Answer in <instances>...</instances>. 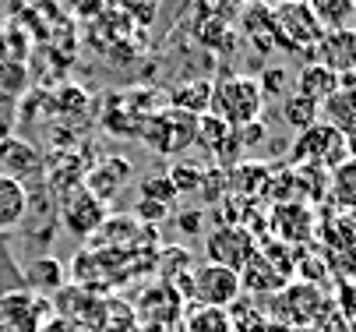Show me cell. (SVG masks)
<instances>
[{
	"label": "cell",
	"mask_w": 356,
	"mask_h": 332,
	"mask_svg": "<svg viewBox=\"0 0 356 332\" xmlns=\"http://www.w3.org/2000/svg\"><path fill=\"white\" fill-rule=\"evenodd\" d=\"M209 113L219 117L222 124H229L233 131H240L247 124H258L261 113H265V92H261L258 78H250V74H229V78L216 81Z\"/></svg>",
	"instance_id": "cell-1"
},
{
	"label": "cell",
	"mask_w": 356,
	"mask_h": 332,
	"mask_svg": "<svg viewBox=\"0 0 356 332\" xmlns=\"http://www.w3.org/2000/svg\"><path fill=\"white\" fill-rule=\"evenodd\" d=\"M268 11H272V39L279 50L314 61V46L321 42L325 29L307 0H286V4H275Z\"/></svg>",
	"instance_id": "cell-2"
},
{
	"label": "cell",
	"mask_w": 356,
	"mask_h": 332,
	"mask_svg": "<svg viewBox=\"0 0 356 332\" xmlns=\"http://www.w3.org/2000/svg\"><path fill=\"white\" fill-rule=\"evenodd\" d=\"M332 308V297H325V290L318 283H286V287L272 297V322L286 325V329H314V322Z\"/></svg>",
	"instance_id": "cell-3"
},
{
	"label": "cell",
	"mask_w": 356,
	"mask_h": 332,
	"mask_svg": "<svg viewBox=\"0 0 356 332\" xmlns=\"http://www.w3.org/2000/svg\"><path fill=\"white\" fill-rule=\"evenodd\" d=\"M141 138H145V145L159 156H184L197 141V117H191L177 106H163V110L145 117Z\"/></svg>",
	"instance_id": "cell-4"
},
{
	"label": "cell",
	"mask_w": 356,
	"mask_h": 332,
	"mask_svg": "<svg viewBox=\"0 0 356 332\" xmlns=\"http://www.w3.org/2000/svg\"><path fill=\"white\" fill-rule=\"evenodd\" d=\"M289 159L293 166H314V170H335L342 159H349V141L328 127V124H311L307 131H300L293 149H289Z\"/></svg>",
	"instance_id": "cell-5"
},
{
	"label": "cell",
	"mask_w": 356,
	"mask_h": 332,
	"mask_svg": "<svg viewBox=\"0 0 356 332\" xmlns=\"http://www.w3.org/2000/svg\"><path fill=\"white\" fill-rule=\"evenodd\" d=\"M243 287H240V272L212 265V262H201L191 269V304L201 308H222L229 311L240 301Z\"/></svg>",
	"instance_id": "cell-6"
},
{
	"label": "cell",
	"mask_w": 356,
	"mask_h": 332,
	"mask_svg": "<svg viewBox=\"0 0 356 332\" xmlns=\"http://www.w3.org/2000/svg\"><path fill=\"white\" fill-rule=\"evenodd\" d=\"M205 251H209V262L212 265H222V269H233L240 272L254 255H258V241H254V233L240 223H222L209 233L205 241Z\"/></svg>",
	"instance_id": "cell-7"
},
{
	"label": "cell",
	"mask_w": 356,
	"mask_h": 332,
	"mask_svg": "<svg viewBox=\"0 0 356 332\" xmlns=\"http://www.w3.org/2000/svg\"><path fill=\"white\" fill-rule=\"evenodd\" d=\"M314 61L335 74H356V25L328 29L314 46Z\"/></svg>",
	"instance_id": "cell-8"
},
{
	"label": "cell",
	"mask_w": 356,
	"mask_h": 332,
	"mask_svg": "<svg viewBox=\"0 0 356 332\" xmlns=\"http://www.w3.org/2000/svg\"><path fill=\"white\" fill-rule=\"evenodd\" d=\"M106 219V205L99 202L95 195H88L85 187H74V191L64 198V223L74 230V233H95Z\"/></svg>",
	"instance_id": "cell-9"
},
{
	"label": "cell",
	"mask_w": 356,
	"mask_h": 332,
	"mask_svg": "<svg viewBox=\"0 0 356 332\" xmlns=\"http://www.w3.org/2000/svg\"><path fill=\"white\" fill-rule=\"evenodd\" d=\"M138 311H141V318H152V325H173V322H180L184 297L170 287V283H156V287H148L141 294Z\"/></svg>",
	"instance_id": "cell-10"
},
{
	"label": "cell",
	"mask_w": 356,
	"mask_h": 332,
	"mask_svg": "<svg viewBox=\"0 0 356 332\" xmlns=\"http://www.w3.org/2000/svg\"><path fill=\"white\" fill-rule=\"evenodd\" d=\"M127 173H131V163H127V159H120V156H110V159H103V163H99V166L85 177V184H81V187L106 205V202L120 191V187L127 184Z\"/></svg>",
	"instance_id": "cell-11"
},
{
	"label": "cell",
	"mask_w": 356,
	"mask_h": 332,
	"mask_svg": "<svg viewBox=\"0 0 356 332\" xmlns=\"http://www.w3.org/2000/svg\"><path fill=\"white\" fill-rule=\"evenodd\" d=\"M286 283H289V276H286L275 262H268L261 251L240 269V287L250 290V294H279Z\"/></svg>",
	"instance_id": "cell-12"
},
{
	"label": "cell",
	"mask_w": 356,
	"mask_h": 332,
	"mask_svg": "<svg viewBox=\"0 0 356 332\" xmlns=\"http://www.w3.org/2000/svg\"><path fill=\"white\" fill-rule=\"evenodd\" d=\"M197 141L205 145L212 156H219L222 163H229L236 152H240V141H236V131L229 124H222L219 117L205 113V117H197Z\"/></svg>",
	"instance_id": "cell-13"
},
{
	"label": "cell",
	"mask_w": 356,
	"mask_h": 332,
	"mask_svg": "<svg viewBox=\"0 0 356 332\" xmlns=\"http://www.w3.org/2000/svg\"><path fill=\"white\" fill-rule=\"evenodd\" d=\"M321 124L335 127L342 138L356 134V88H335L321 103Z\"/></svg>",
	"instance_id": "cell-14"
},
{
	"label": "cell",
	"mask_w": 356,
	"mask_h": 332,
	"mask_svg": "<svg viewBox=\"0 0 356 332\" xmlns=\"http://www.w3.org/2000/svg\"><path fill=\"white\" fill-rule=\"evenodd\" d=\"M335 88H339V74L328 71V68L318 64V61H307V64L296 71V96L311 100V103H318V106L332 96Z\"/></svg>",
	"instance_id": "cell-15"
},
{
	"label": "cell",
	"mask_w": 356,
	"mask_h": 332,
	"mask_svg": "<svg viewBox=\"0 0 356 332\" xmlns=\"http://www.w3.org/2000/svg\"><path fill=\"white\" fill-rule=\"evenodd\" d=\"M325 198L339 209V212H356V159H342L335 170H328V187Z\"/></svg>",
	"instance_id": "cell-16"
},
{
	"label": "cell",
	"mask_w": 356,
	"mask_h": 332,
	"mask_svg": "<svg viewBox=\"0 0 356 332\" xmlns=\"http://www.w3.org/2000/svg\"><path fill=\"white\" fill-rule=\"evenodd\" d=\"M29 212V191H25V184L8 177V173H0V233H8L15 230Z\"/></svg>",
	"instance_id": "cell-17"
},
{
	"label": "cell",
	"mask_w": 356,
	"mask_h": 332,
	"mask_svg": "<svg viewBox=\"0 0 356 332\" xmlns=\"http://www.w3.org/2000/svg\"><path fill=\"white\" fill-rule=\"evenodd\" d=\"M212 88L216 81L212 78H194V81H184L177 88H170V106L191 113V117H205L209 106H212Z\"/></svg>",
	"instance_id": "cell-18"
},
{
	"label": "cell",
	"mask_w": 356,
	"mask_h": 332,
	"mask_svg": "<svg viewBox=\"0 0 356 332\" xmlns=\"http://www.w3.org/2000/svg\"><path fill=\"white\" fill-rule=\"evenodd\" d=\"M240 25H243V35L254 42V50L258 54H268L275 50V39H272V11L265 4H250L240 11Z\"/></svg>",
	"instance_id": "cell-19"
},
{
	"label": "cell",
	"mask_w": 356,
	"mask_h": 332,
	"mask_svg": "<svg viewBox=\"0 0 356 332\" xmlns=\"http://www.w3.org/2000/svg\"><path fill=\"white\" fill-rule=\"evenodd\" d=\"M64 265L54 258V255H42V258H32V265L25 269V290L32 287V294L35 290H42V294H54L57 287H64Z\"/></svg>",
	"instance_id": "cell-20"
},
{
	"label": "cell",
	"mask_w": 356,
	"mask_h": 332,
	"mask_svg": "<svg viewBox=\"0 0 356 332\" xmlns=\"http://www.w3.org/2000/svg\"><path fill=\"white\" fill-rule=\"evenodd\" d=\"M25 88H29V68L18 57H4L0 61V106H11L15 100H22Z\"/></svg>",
	"instance_id": "cell-21"
},
{
	"label": "cell",
	"mask_w": 356,
	"mask_h": 332,
	"mask_svg": "<svg viewBox=\"0 0 356 332\" xmlns=\"http://www.w3.org/2000/svg\"><path fill=\"white\" fill-rule=\"evenodd\" d=\"M0 163H4V173L15 177V180H22L25 173H35V166H39L32 145H25V141H15V138L0 141Z\"/></svg>",
	"instance_id": "cell-22"
},
{
	"label": "cell",
	"mask_w": 356,
	"mask_h": 332,
	"mask_svg": "<svg viewBox=\"0 0 356 332\" xmlns=\"http://www.w3.org/2000/svg\"><path fill=\"white\" fill-rule=\"evenodd\" d=\"M184 332H233V322H229V311L222 308L191 304V311L184 315Z\"/></svg>",
	"instance_id": "cell-23"
},
{
	"label": "cell",
	"mask_w": 356,
	"mask_h": 332,
	"mask_svg": "<svg viewBox=\"0 0 356 332\" xmlns=\"http://www.w3.org/2000/svg\"><path fill=\"white\" fill-rule=\"evenodd\" d=\"M311 11L318 15L321 29H346L356 18V0H307Z\"/></svg>",
	"instance_id": "cell-24"
},
{
	"label": "cell",
	"mask_w": 356,
	"mask_h": 332,
	"mask_svg": "<svg viewBox=\"0 0 356 332\" xmlns=\"http://www.w3.org/2000/svg\"><path fill=\"white\" fill-rule=\"evenodd\" d=\"M282 120H286V127H293V131L300 134V131H307L311 124H318V120H321V106L293 92V96H286V100H282Z\"/></svg>",
	"instance_id": "cell-25"
},
{
	"label": "cell",
	"mask_w": 356,
	"mask_h": 332,
	"mask_svg": "<svg viewBox=\"0 0 356 332\" xmlns=\"http://www.w3.org/2000/svg\"><path fill=\"white\" fill-rule=\"evenodd\" d=\"M138 191H141V198L159 202V205H173L177 202V187H173L170 173H148V177H141Z\"/></svg>",
	"instance_id": "cell-26"
},
{
	"label": "cell",
	"mask_w": 356,
	"mask_h": 332,
	"mask_svg": "<svg viewBox=\"0 0 356 332\" xmlns=\"http://www.w3.org/2000/svg\"><path fill=\"white\" fill-rule=\"evenodd\" d=\"M191 251L187 248H163L159 251V276L163 283H173L180 276H191Z\"/></svg>",
	"instance_id": "cell-27"
},
{
	"label": "cell",
	"mask_w": 356,
	"mask_h": 332,
	"mask_svg": "<svg viewBox=\"0 0 356 332\" xmlns=\"http://www.w3.org/2000/svg\"><path fill=\"white\" fill-rule=\"evenodd\" d=\"M170 173V180H173V187H177V195H191V191H197L201 184H205V173H201V163H177L173 170H166Z\"/></svg>",
	"instance_id": "cell-28"
},
{
	"label": "cell",
	"mask_w": 356,
	"mask_h": 332,
	"mask_svg": "<svg viewBox=\"0 0 356 332\" xmlns=\"http://www.w3.org/2000/svg\"><path fill=\"white\" fill-rule=\"evenodd\" d=\"M328 269L342 279V283H356V244L349 248H335L328 258Z\"/></svg>",
	"instance_id": "cell-29"
},
{
	"label": "cell",
	"mask_w": 356,
	"mask_h": 332,
	"mask_svg": "<svg viewBox=\"0 0 356 332\" xmlns=\"http://www.w3.org/2000/svg\"><path fill=\"white\" fill-rule=\"evenodd\" d=\"M197 4H201V11H205V15H216L222 22H233L247 8V0H197Z\"/></svg>",
	"instance_id": "cell-30"
},
{
	"label": "cell",
	"mask_w": 356,
	"mask_h": 332,
	"mask_svg": "<svg viewBox=\"0 0 356 332\" xmlns=\"http://www.w3.org/2000/svg\"><path fill=\"white\" fill-rule=\"evenodd\" d=\"M286 81H289L286 68H268L265 78H258V85H261V92H265V100H268V96H282V92H286Z\"/></svg>",
	"instance_id": "cell-31"
},
{
	"label": "cell",
	"mask_w": 356,
	"mask_h": 332,
	"mask_svg": "<svg viewBox=\"0 0 356 332\" xmlns=\"http://www.w3.org/2000/svg\"><path fill=\"white\" fill-rule=\"evenodd\" d=\"M166 216H170V205L148 202V198H141V202H138V209H134V219H138L141 226H148V223H159V219H166Z\"/></svg>",
	"instance_id": "cell-32"
},
{
	"label": "cell",
	"mask_w": 356,
	"mask_h": 332,
	"mask_svg": "<svg viewBox=\"0 0 356 332\" xmlns=\"http://www.w3.org/2000/svg\"><path fill=\"white\" fill-rule=\"evenodd\" d=\"M201 219H205V212H201V209H187V212H180V226H184L187 233H201Z\"/></svg>",
	"instance_id": "cell-33"
},
{
	"label": "cell",
	"mask_w": 356,
	"mask_h": 332,
	"mask_svg": "<svg viewBox=\"0 0 356 332\" xmlns=\"http://www.w3.org/2000/svg\"><path fill=\"white\" fill-rule=\"evenodd\" d=\"M8 57V32H0V61Z\"/></svg>",
	"instance_id": "cell-34"
},
{
	"label": "cell",
	"mask_w": 356,
	"mask_h": 332,
	"mask_svg": "<svg viewBox=\"0 0 356 332\" xmlns=\"http://www.w3.org/2000/svg\"><path fill=\"white\" fill-rule=\"evenodd\" d=\"M250 4H265V8H275V4H286V0H250Z\"/></svg>",
	"instance_id": "cell-35"
},
{
	"label": "cell",
	"mask_w": 356,
	"mask_h": 332,
	"mask_svg": "<svg viewBox=\"0 0 356 332\" xmlns=\"http://www.w3.org/2000/svg\"><path fill=\"white\" fill-rule=\"evenodd\" d=\"M346 141H349V156L356 159V134H353V138H346Z\"/></svg>",
	"instance_id": "cell-36"
},
{
	"label": "cell",
	"mask_w": 356,
	"mask_h": 332,
	"mask_svg": "<svg viewBox=\"0 0 356 332\" xmlns=\"http://www.w3.org/2000/svg\"><path fill=\"white\" fill-rule=\"evenodd\" d=\"M349 332H356V318H353V322H349Z\"/></svg>",
	"instance_id": "cell-37"
}]
</instances>
